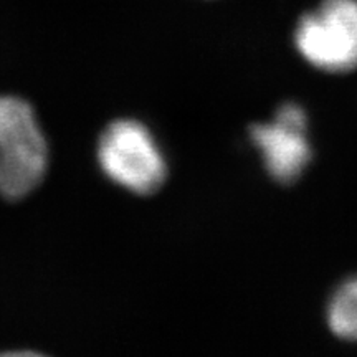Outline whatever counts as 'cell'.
Listing matches in <instances>:
<instances>
[{
	"instance_id": "1",
	"label": "cell",
	"mask_w": 357,
	"mask_h": 357,
	"mask_svg": "<svg viewBox=\"0 0 357 357\" xmlns=\"http://www.w3.org/2000/svg\"><path fill=\"white\" fill-rule=\"evenodd\" d=\"M48 149L30 105L0 96V195L17 200L40 185Z\"/></svg>"
},
{
	"instance_id": "2",
	"label": "cell",
	"mask_w": 357,
	"mask_h": 357,
	"mask_svg": "<svg viewBox=\"0 0 357 357\" xmlns=\"http://www.w3.org/2000/svg\"><path fill=\"white\" fill-rule=\"evenodd\" d=\"M298 52L316 68L347 73L357 68V0H324L303 15L294 32Z\"/></svg>"
},
{
	"instance_id": "3",
	"label": "cell",
	"mask_w": 357,
	"mask_h": 357,
	"mask_svg": "<svg viewBox=\"0 0 357 357\" xmlns=\"http://www.w3.org/2000/svg\"><path fill=\"white\" fill-rule=\"evenodd\" d=\"M98 159L111 181L141 195L158 190L167 174L151 132L132 119L116 121L102 132Z\"/></svg>"
},
{
	"instance_id": "4",
	"label": "cell",
	"mask_w": 357,
	"mask_h": 357,
	"mask_svg": "<svg viewBox=\"0 0 357 357\" xmlns=\"http://www.w3.org/2000/svg\"><path fill=\"white\" fill-rule=\"evenodd\" d=\"M252 139L261 151L268 172L283 184L296 181L311 160L306 113L294 102L281 106L271 124H255Z\"/></svg>"
},
{
	"instance_id": "5",
	"label": "cell",
	"mask_w": 357,
	"mask_h": 357,
	"mask_svg": "<svg viewBox=\"0 0 357 357\" xmlns=\"http://www.w3.org/2000/svg\"><path fill=\"white\" fill-rule=\"evenodd\" d=\"M328 323L337 337L357 341V278L342 284L333 296Z\"/></svg>"
}]
</instances>
